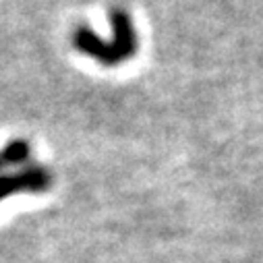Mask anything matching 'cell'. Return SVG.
Returning a JSON list of instances; mask_svg holds the SVG:
<instances>
[{
    "label": "cell",
    "instance_id": "cell-1",
    "mask_svg": "<svg viewBox=\"0 0 263 263\" xmlns=\"http://www.w3.org/2000/svg\"><path fill=\"white\" fill-rule=\"evenodd\" d=\"M110 25H112L110 42H104L102 37L96 35L93 29L81 25L73 33V46L79 52L96 58L104 67H116V64L133 58L139 48V40L130 15L122 7H116L110 11Z\"/></svg>",
    "mask_w": 263,
    "mask_h": 263
},
{
    "label": "cell",
    "instance_id": "cell-2",
    "mask_svg": "<svg viewBox=\"0 0 263 263\" xmlns=\"http://www.w3.org/2000/svg\"><path fill=\"white\" fill-rule=\"evenodd\" d=\"M52 184V176L42 166H29L15 174H0V201L15 193H44Z\"/></svg>",
    "mask_w": 263,
    "mask_h": 263
},
{
    "label": "cell",
    "instance_id": "cell-3",
    "mask_svg": "<svg viewBox=\"0 0 263 263\" xmlns=\"http://www.w3.org/2000/svg\"><path fill=\"white\" fill-rule=\"evenodd\" d=\"M29 154H31V149H29V143L25 139H15V141L7 143L3 149H0V172L11 168V166L27 162Z\"/></svg>",
    "mask_w": 263,
    "mask_h": 263
}]
</instances>
